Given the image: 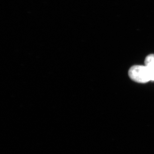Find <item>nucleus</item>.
Returning a JSON list of instances; mask_svg holds the SVG:
<instances>
[{
    "mask_svg": "<svg viewBox=\"0 0 154 154\" xmlns=\"http://www.w3.org/2000/svg\"><path fill=\"white\" fill-rule=\"evenodd\" d=\"M145 65L148 69L151 81H154V54H149L146 57Z\"/></svg>",
    "mask_w": 154,
    "mask_h": 154,
    "instance_id": "nucleus-2",
    "label": "nucleus"
},
{
    "mask_svg": "<svg viewBox=\"0 0 154 154\" xmlns=\"http://www.w3.org/2000/svg\"><path fill=\"white\" fill-rule=\"evenodd\" d=\"M128 75L131 80L139 83H146L151 81L150 76L145 66L136 65L130 68Z\"/></svg>",
    "mask_w": 154,
    "mask_h": 154,
    "instance_id": "nucleus-1",
    "label": "nucleus"
}]
</instances>
